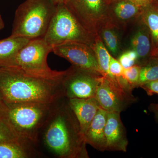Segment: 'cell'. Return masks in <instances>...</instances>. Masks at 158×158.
I'll return each instance as SVG.
<instances>
[{
	"label": "cell",
	"mask_w": 158,
	"mask_h": 158,
	"mask_svg": "<svg viewBox=\"0 0 158 158\" xmlns=\"http://www.w3.org/2000/svg\"><path fill=\"white\" fill-rule=\"evenodd\" d=\"M52 52L66 59L74 67L102 76L95 53L92 47L86 44L66 42L53 47Z\"/></svg>",
	"instance_id": "8fae6325"
},
{
	"label": "cell",
	"mask_w": 158,
	"mask_h": 158,
	"mask_svg": "<svg viewBox=\"0 0 158 158\" xmlns=\"http://www.w3.org/2000/svg\"><path fill=\"white\" fill-rule=\"evenodd\" d=\"M31 40L23 37H9L0 40V64L14 56Z\"/></svg>",
	"instance_id": "d6986e66"
},
{
	"label": "cell",
	"mask_w": 158,
	"mask_h": 158,
	"mask_svg": "<svg viewBox=\"0 0 158 158\" xmlns=\"http://www.w3.org/2000/svg\"><path fill=\"white\" fill-rule=\"evenodd\" d=\"M124 70V69L118 59L111 56L110 64V73L116 78L118 83L121 85L125 80L123 77Z\"/></svg>",
	"instance_id": "d4e9b609"
},
{
	"label": "cell",
	"mask_w": 158,
	"mask_h": 158,
	"mask_svg": "<svg viewBox=\"0 0 158 158\" xmlns=\"http://www.w3.org/2000/svg\"><path fill=\"white\" fill-rule=\"evenodd\" d=\"M27 141L17 135L4 117L0 118V143Z\"/></svg>",
	"instance_id": "7402d4cb"
},
{
	"label": "cell",
	"mask_w": 158,
	"mask_h": 158,
	"mask_svg": "<svg viewBox=\"0 0 158 158\" xmlns=\"http://www.w3.org/2000/svg\"><path fill=\"white\" fill-rule=\"evenodd\" d=\"M67 99L69 105L76 116L82 132L85 135L100 106L94 97Z\"/></svg>",
	"instance_id": "5bb4252c"
},
{
	"label": "cell",
	"mask_w": 158,
	"mask_h": 158,
	"mask_svg": "<svg viewBox=\"0 0 158 158\" xmlns=\"http://www.w3.org/2000/svg\"><path fill=\"white\" fill-rule=\"evenodd\" d=\"M110 1H111V0H110Z\"/></svg>",
	"instance_id": "836d02e7"
},
{
	"label": "cell",
	"mask_w": 158,
	"mask_h": 158,
	"mask_svg": "<svg viewBox=\"0 0 158 158\" xmlns=\"http://www.w3.org/2000/svg\"><path fill=\"white\" fill-rule=\"evenodd\" d=\"M141 17L149 30L152 40L153 52L158 48V4L154 2L142 8Z\"/></svg>",
	"instance_id": "e0dca14e"
},
{
	"label": "cell",
	"mask_w": 158,
	"mask_h": 158,
	"mask_svg": "<svg viewBox=\"0 0 158 158\" xmlns=\"http://www.w3.org/2000/svg\"><path fill=\"white\" fill-rule=\"evenodd\" d=\"M54 2L56 4H60V3H65L67 0H53Z\"/></svg>",
	"instance_id": "1f68e13d"
},
{
	"label": "cell",
	"mask_w": 158,
	"mask_h": 158,
	"mask_svg": "<svg viewBox=\"0 0 158 158\" xmlns=\"http://www.w3.org/2000/svg\"><path fill=\"white\" fill-rule=\"evenodd\" d=\"M105 134L106 151L126 152L128 140L120 113L108 112Z\"/></svg>",
	"instance_id": "4fadbf2b"
},
{
	"label": "cell",
	"mask_w": 158,
	"mask_h": 158,
	"mask_svg": "<svg viewBox=\"0 0 158 158\" xmlns=\"http://www.w3.org/2000/svg\"><path fill=\"white\" fill-rule=\"evenodd\" d=\"M141 70V66L137 64L124 69L123 77L132 90L137 88Z\"/></svg>",
	"instance_id": "603a6c76"
},
{
	"label": "cell",
	"mask_w": 158,
	"mask_h": 158,
	"mask_svg": "<svg viewBox=\"0 0 158 158\" xmlns=\"http://www.w3.org/2000/svg\"><path fill=\"white\" fill-rule=\"evenodd\" d=\"M155 2H156V3H157V4L158 5V0H155Z\"/></svg>",
	"instance_id": "d6a6232c"
},
{
	"label": "cell",
	"mask_w": 158,
	"mask_h": 158,
	"mask_svg": "<svg viewBox=\"0 0 158 158\" xmlns=\"http://www.w3.org/2000/svg\"><path fill=\"white\" fill-rule=\"evenodd\" d=\"M54 103L5 104L3 117L20 138L28 143H35L39 130L46 121Z\"/></svg>",
	"instance_id": "277c9868"
},
{
	"label": "cell",
	"mask_w": 158,
	"mask_h": 158,
	"mask_svg": "<svg viewBox=\"0 0 158 158\" xmlns=\"http://www.w3.org/2000/svg\"><path fill=\"white\" fill-rule=\"evenodd\" d=\"M61 81L31 75L13 65H0V97L5 104H52L64 97Z\"/></svg>",
	"instance_id": "7a4b0ae2"
},
{
	"label": "cell",
	"mask_w": 158,
	"mask_h": 158,
	"mask_svg": "<svg viewBox=\"0 0 158 158\" xmlns=\"http://www.w3.org/2000/svg\"><path fill=\"white\" fill-rule=\"evenodd\" d=\"M5 108H6V105L0 97V118L3 117Z\"/></svg>",
	"instance_id": "f1b7e54d"
},
{
	"label": "cell",
	"mask_w": 158,
	"mask_h": 158,
	"mask_svg": "<svg viewBox=\"0 0 158 158\" xmlns=\"http://www.w3.org/2000/svg\"><path fill=\"white\" fill-rule=\"evenodd\" d=\"M65 5L87 31L96 37L109 22L106 0H67Z\"/></svg>",
	"instance_id": "52a82bcc"
},
{
	"label": "cell",
	"mask_w": 158,
	"mask_h": 158,
	"mask_svg": "<svg viewBox=\"0 0 158 158\" xmlns=\"http://www.w3.org/2000/svg\"><path fill=\"white\" fill-rule=\"evenodd\" d=\"M92 48L96 55L99 68L102 76L110 81L119 84L116 78L110 73V64L112 56L106 48L99 35L95 37Z\"/></svg>",
	"instance_id": "ac0fdd59"
},
{
	"label": "cell",
	"mask_w": 158,
	"mask_h": 158,
	"mask_svg": "<svg viewBox=\"0 0 158 158\" xmlns=\"http://www.w3.org/2000/svg\"><path fill=\"white\" fill-rule=\"evenodd\" d=\"M30 156L31 152L28 142L0 143V158H27Z\"/></svg>",
	"instance_id": "ffe728a7"
},
{
	"label": "cell",
	"mask_w": 158,
	"mask_h": 158,
	"mask_svg": "<svg viewBox=\"0 0 158 158\" xmlns=\"http://www.w3.org/2000/svg\"><path fill=\"white\" fill-rule=\"evenodd\" d=\"M102 77L71 65L61 79L63 96L67 98L94 97Z\"/></svg>",
	"instance_id": "ba28073f"
},
{
	"label": "cell",
	"mask_w": 158,
	"mask_h": 158,
	"mask_svg": "<svg viewBox=\"0 0 158 158\" xmlns=\"http://www.w3.org/2000/svg\"><path fill=\"white\" fill-rule=\"evenodd\" d=\"M108 7L109 22L124 31L140 17L142 8L129 0H111Z\"/></svg>",
	"instance_id": "7c38bea8"
},
{
	"label": "cell",
	"mask_w": 158,
	"mask_h": 158,
	"mask_svg": "<svg viewBox=\"0 0 158 158\" xmlns=\"http://www.w3.org/2000/svg\"><path fill=\"white\" fill-rule=\"evenodd\" d=\"M123 31L117 28L109 22L102 27L98 31L100 37L106 48L110 55L117 59L123 52L122 38Z\"/></svg>",
	"instance_id": "2e32d148"
},
{
	"label": "cell",
	"mask_w": 158,
	"mask_h": 158,
	"mask_svg": "<svg viewBox=\"0 0 158 158\" xmlns=\"http://www.w3.org/2000/svg\"><path fill=\"white\" fill-rule=\"evenodd\" d=\"M124 69L135 65L138 55L135 51L128 50L124 51L117 59Z\"/></svg>",
	"instance_id": "cb8c5ba5"
},
{
	"label": "cell",
	"mask_w": 158,
	"mask_h": 158,
	"mask_svg": "<svg viewBox=\"0 0 158 158\" xmlns=\"http://www.w3.org/2000/svg\"><path fill=\"white\" fill-rule=\"evenodd\" d=\"M94 98L102 109L108 112L119 113L126 110L137 100L131 90L103 76L101 78Z\"/></svg>",
	"instance_id": "9c48e42d"
},
{
	"label": "cell",
	"mask_w": 158,
	"mask_h": 158,
	"mask_svg": "<svg viewBox=\"0 0 158 158\" xmlns=\"http://www.w3.org/2000/svg\"><path fill=\"white\" fill-rule=\"evenodd\" d=\"M51 52L52 48L43 38L31 40L14 56L0 65H13L34 76L61 81L65 70H53L48 65V56Z\"/></svg>",
	"instance_id": "8992f818"
},
{
	"label": "cell",
	"mask_w": 158,
	"mask_h": 158,
	"mask_svg": "<svg viewBox=\"0 0 158 158\" xmlns=\"http://www.w3.org/2000/svg\"><path fill=\"white\" fill-rule=\"evenodd\" d=\"M5 27V24L3 21L0 15V30H2Z\"/></svg>",
	"instance_id": "f546056e"
},
{
	"label": "cell",
	"mask_w": 158,
	"mask_h": 158,
	"mask_svg": "<svg viewBox=\"0 0 158 158\" xmlns=\"http://www.w3.org/2000/svg\"><path fill=\"white\" fill-rule=\"evenodd\" d=\"M148 109L150 112L153 113L156 121L158 122V103H151L148 106Z\"/></svg>",
	"instance_id": "83f0119b"
},
{
	"label": "cell",
	"mask_w": 158,
	"mask_h": 158,
	"mask_svg": "<svg viewBox=\"0 0 158 158\" xmlns=\"http://www.w3.org/2000/svg\"><path fill=\"white\" fill-rule=\"evenodd\" d=\"M52 106L44 125L46 147L59 158H89L85 135L68 99L54 108Z\"/></svg>",
	"instance_id": "6da1fadb"
},
{
	"label": "cell",
	"mask_w": 158,
	"mask_h": 158,
	"mask_svg": "<svg viewBox=\"0 0 158 158\" xmlns=\"http://www.w3.org/2000/svg\"><path fill=\"white\" fill-rule=\"evenodd\" d=\"M107 111L100 108L85 134L87 144L100 151H106L105 128Z\"/></svg>",
	"instance_id": "9a60e30c"
},
{
	"label": "cell",
	"mask_w": 158,
	"mask_h": 158,
	"mask_svg": "<svg viewBox=\"0 0 158 158\" xmlns=\"http://www.w3.org/2000/svg\"><path fill=\"white\" fill-rule=\"evenodd\" d=\"M158 80V57L152 56L147 63L141 66V72L137 88L154 80Z\"/></svg>",
	"instance_id": "44dd1931"
},
{
	"label": "cell",
	"mask_w": 158,
	"mask_h": 158,
	"mask_svg": "<svg viewBox=\"0 0 158 158\" xmlns=\"http://www.w3.org/2000/svg\"><path fill=\"white\" fill-rule=\"evenodd\" d=\"M129 1L141 8H144L153 2L155 0H129Z\"/></svg>",
	"instance_id": "4316f807"
},
{
	"label": "cell",
	"mask_w": 158,
	"mask_h": 158,
	"mask_svg": "<svg viewBox=\"0 0 158 158\" xmlns=\"http://www.w3.org/2000/svg\"><path fill=\"white\" fill-rule=\"evenodd\" d=\"M56 6L53 0H26L15 11L10 37L43 38Z\"/></svg>",
	"instance_id": "3957f363"
},
{
	"label": "cell",
	"mask_w": 158,
	"mask_h": 158,
	"mask_svg": "<svg viewBox=\"0 0 158 158\" xmlns=\"http://www.w3.org/2000/svg\"><path fill=\"white\" fill-rule=\"evenodd\" d=\"M152 56L158 57V48L156 49L155 50L153 51L152 54Z\"/></svg>",
	"instance_id": "4dcf8cb0"
},
{
	"label": "cell",
	"mask_w": 158,
	"mask_h": 158,
	"mask_svg": "<svg viewBox=\"0 0 158 158\" xmlns=\"http://www.w3.org/2000/svg\"><path fill=\"white\" fill-rule=\"evenodd\" d=\"M142 88L149 96L158 94V80L147 82L141 85Z\"/></svg>",
	"instance_id": "484cf974"
},
{
	"label": "cell",
	"mask_w": 158,
	"mask_h": 158,
	"mask_svg": "<svg viewBox=\"0 0 158 158\" xmlns=\"http://www.w3.org/2000/svg\"><path fill=\"white\" fill-rule=\"evenodd\" d=\"M123 52L135 51L138 55L136 64L142 66L152 57V44L147 26L140 17L123 31L122 38Z\"/></svg>",
	"instance_id": "30bf717a"
},
{
	"label": "cell",
	"mask_w": 158,
	"mask_h": 158,
	"mask_svg": "<svg viewBox=\"0 0 158 158\" xmlns=\"http://www.w3.org/2000/svg\"><path fill=\"white\" fill-rule=\"evenodd\" d=\"M96 37L82 26L65 3H60L43 39L52 48L68 42L83 43L92 48Z\"/></svg>",
	"instance_id": "5b68a950"
}]
</instances>
